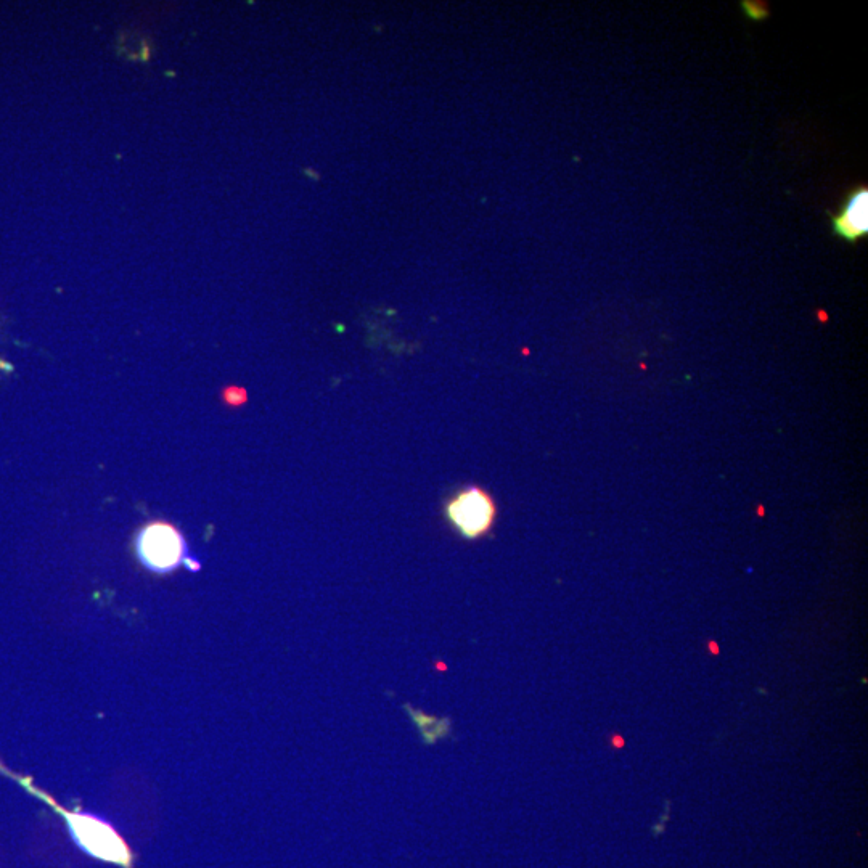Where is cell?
<instances>
[{"label": "cell", "mask_w": 868, "mask_h": 868, "mask_svg": "<svg viewBox=\"0 0 868 868\" xmlns=\"http://www.w3.org/2000/svg\"><path fill=\"white\" fill-rule=\"evenodd\" d=\"M28 788L31 793H36L39 798L52 804L58 814L63 815L73 840L82 851H86L89 856L103 860V862L132 868L134 856H132L131 849L115 828L111 827L110 823L103 822L95 815L84 814V812L65 811L63 807L57 806L49 796L44 795L41 791L33 787Z\"/></svg>", "instance_id": "obj_1"}, {"label": "cell", "mask_w": 868, "mask_h": 868, "mask_svg": "<svg viewBox=\"0 0 868 868\" xmlns=\"http://www.w3.org/2000/svg\"><path fill=\"white\" fill-rule=\"evenodd\" d=\"M446 520L463 539L476 541L491 531L497 520V505L488 491L470 484L447 500Z\"/></svg>", "instance_id": "obj_2"}, {"label": "cell", "mask_w": 868, "mask_h": 868, "mask_svg": "<svg viewBox=\"0 0 868 868\" xmlns=\"http://www.w3.org/2000/svg\"><path fill=\"white\" fill-rule=\"evenodd\" d=\"M137 557L153 573L168 574L187 560L184 536L169 523L156 521L137 536Z\"/></svg>", "instance_id": "obj_3"}, {"label": "cell", "mask_w": 868, "mask_h": 868, "mask_svg": "<svg viewBox=\"0 0 868 868\" xmlns=\"http://www.w3.org/2000/svg\"><path fill=\"white\" fill-rule=\"evenodd\" d=\"M833 232L846 242L856 243L868 232V190H854L838 216H833Z\"/></svg>", "instance_id": "obj_4"}, {"label": "cell", "mask_w": 868, "mask_h": 868, "mask_svg": "<svg viewBox=\"0 0 868 868\" xmlns=\"http://www.w3.org/2000/svg\"><path fill=\"white\" fill-rule=\"evenodd\" d=\"M409 711L414 714L415 722H417L418 727L422 730L423 740H425L426 743L434 742V740H438L439 737H443V735H446V730L449 732V721L438 722L434 721L433 717H426L425 714L414 713L412 709H409Z\"/></svg>", "instance_id": "obj_5"}, {"label": "cell", "mask_w": 868, "mask_h": 868, "mask_svg": "<svg viewBox=\"0 0 868 868\" xmlns=\"http://www.w3.org/2000/svg\"><path fill=\"white\" fill-rule=\"evenodd\" d=\"M742 9L746 17L750 18L751 21H764L769 17V9H767L766 5L759 4V2L746 0V2H742Z\"/></svg>", "instance_id": "obj_6"}, {"label": "cell", "mask_w": 868, "mask_h": 868, "mask_svg": "<svg viewBox=\"0 0 868 868\" xmlns=\"http://www.w3.org/2000/svg\"><path fill=\"white\" fill-rule=\"evenodd\" d=\"M224 401L230 406H242L246 402V393L240 388H229L224 393Z\"/></svg>", "instance_id": "obj_7"}]
</instances>
